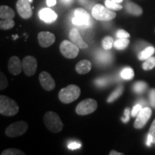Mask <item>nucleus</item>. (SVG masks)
Listing matches in <instances>:
<instances>
[{"label": "nucleus", "mask_w": 155, "mask_h": 155, "mask_svg": "<svg viewBox=\"0 0 155 155\" xmlns=\"http://www.w3.org/2000/svg\"><path fill=\"white\" fill-rule=\"evenodd\" d=\"M111 1H113V2H116V3H121V2H122V1H123V0H111Z\"/></svg>", "instance_id": "obj_42"}, {"label": "nucleus", "mask_w": 155, "mask_h": 155, "mask_svg": "<svg viewBox=\"0 0 155 155\" xmlns=\"http://www.w3.org/2000/svg\"><path fill=\"white\" fill-rule=\"evenodd\" d=\"M92 68V64L88 60H82L76 64L75 71L79 74H86L89 73Z\"/></svg>", "instance_id": "obj_17"}, {"label": "nucleus", "mask_w": 155, "mask_h": 155, "mask_svg": "<svg viewBox=\"0 0 155 155\" xmlns=\"http://www.w3.org/2000/svg\"><path fill=\"white\" fill-rule=\"evenodd\" d=\"M129 118H130V109L127 108L124 110V117L121 118V120L124 123H127L129 121Z\"/></svg>", "instance_id": "obj_36"}, {"label": "nucleus", "mask_w": 155, "mask_h": 155, "mask_svg": "<svg viewBox=\"0 0 155 155\" xmlns=\"http://www.w3.org/2000/svg\"><path fill=\"white\" fill-rule=\"evenodd\" d=\"M19 108L17 102L9 97L0 96V114L5 116H13L19 112Z\"/></svg>", "instance_id": "obj_1"}, {"label": "nucleus", "mask_w": 155, "mask_h": 155, "mask_svg": "<svg viewBox=\"0 0 155 155\" xmlns=\"http://www.w3.org/2000/svg\"><path fill=\"white\" fill-rule=\"evenodd\" d=\"M15 21L12 19H2L0 22V28L1 30H7L12 29L15 26Z\"/></svg>", "instance_id": "obj_24"}, {"label": "nucleus", "mask_w": 155, "mask_h": 155, "mask_svg": "<svg viewBox=\"0 0 155 155\" xmlns=\"http://www.w3.org/2000/svg\"><path fill=\"white\" fill-rule=\"evenodd\" d=\"M28 1L29 2H30L31 3V2H32V0H28Z\"/></svg>", "instance_id": "obj_44"}, {"label": "nucleus", "mask_w": 155, "mask_h": 155, "mask_svg": "<svg viewBox=\"0 0 155 155\" xmlns=\"http://www.w3.org/2000/svg\"><path fill=\"white\" fill-rule=\"evenodd\" d=\"M142 106L140 105V104H137V105L134 106L132 111L131 112V115L132 117H135V116H137V115L139 114V112L141 111L142 109Z\"/></svg>", "instance_id": "obj_32"}, {"label": "nucleus", "mask_w": 155, "mask_h": 155, "mask_svg": "<svg viewBox=\"0 0 155 155\" xmlns=\"http://www.w3.org/2000/svg\"><path fill=\"white\" fill-rule=\"evenodd\" d=\"M116 36L118 38H130V35L128 33L124 30H119L116 32Z\"/></svg>", "instance_id": "obj_33"}, {"label": "nucleus", "mask_w": 155, "mask_h": 155, "mask_svg": "<svg viewBox=\"0 0 155 155\" xmlns=\"http://www.w3.org/2000/svg\"><path fill=\"white\" fill-rule=\"evenodd\" d=\"M148 134H150L152 137L153 143H155V119L152 122V125H151Z\"/></svg>", "instance_id": "obj_34"}, {"label": "nucleus", "mask_w": 155, "mask_h": 155, "mask_svg": "<svg viewBox=\"0 0 155 155\" xmlns=\"http://www.w3.org/2000/svg\"><path fill=\"white\" fill-rule=\"evenodd\" d=\"M39 81L45 90L50 91L55 88V82L49 73L42 71L39 75Z\"/></svg>", "instance_id": "obj_12"}, {"label": "nucleus", "mask_w": 155, "mask_h": 155, "mask_svg": "<svg viewBox=\"0 0 155 155\" xmlns=\"http://www.w3.org/2000/svg\"><path fill=\"white\" fill-rule=\"evenodd\" d=\"M8 70L11 74L17 75L22 72V63L20 59L17 56H12L9 59L8 63Z\"/></svg>", "instance_id": "obj_16"}, {"label": "nucleus", "mask_w": 155, "mask_h": 155, "mask_svg": "<svg viewBox=\"0 0 155 155\" xmlns=\"http://www.w3.org/2000/svg\"><path fill=\"white\" fill-rule=\"evenodd\" d=\"M152 143H153L152 137H151L150 134H148V136H147V145L148 147H150Z\"/></svg>", "instance_id": "obj_39"}, {"label": "nucleus", "mask_w": 155, "mask_h": 155, "mask_svg": "<svg viewBox=\"0 0 155 155\" xmlns=\"http://www.w3.org/2000/svg\"><path fill=\"white\" fill-rule=\"evenodd\" d=\"M98 58L100 61L104 62V63H106V62L110 61L111 58L109 53H103V52H101V53L98 54Z\"/></svg>", "instance_id": "obj_31"}, {"label": "nucleus", "mask_w": 155, "mask_h": 155, "mask_svg": "<svg viewBox=\"0 0 155 155\" xmlns=\"http://www.w3.org/2000/svg\"><path fill=\"white\" fill-rule=\"evenodd\" d=\"M155 49L152 46H150L145 48L142 51L140 52V53L138 55V58L140 61H146L147 59L152 57L153 54L154 53Z\"/></svg>", "instance_id": "obj_20"}, {"label": "nucleus", "mask_w": 155, "mask_h": 155, "mask_svg": "<svg viewBox=\"0 0 155 155\" xmlns=\"http://www.w3.org/2000/svg\"><path fill=\"white\" fill-rule=\"evenodd\" d=\"M129 42L130 41H129V38H119L116 42H114V46L117 50H124L128 47Z\"/></svg>", "instance_id": "obj_21"}, {"label": "nucleus", "mask_w": 155, "mask_h": 155, "mask_svg": "<svg viewBox=\"0 0 155 155\" xmlns=\"http://www.w3.org/2000/svg\"><path fill=\"white\" fill-rule=\"evenodd\" d=\"M91 18L88 12L83 8H78L74 12V17L72 19L73 25L78 26H88Z\"/></svg>", "instance_id": "obj_8"}, {"label": "nucleus", "mask_w": 155, "mask_h": 155, "mask_svg": "<svg viewBox=\"0 0 155 155\" xmlns=\"http://www.w3.org/2000/svg\"><path fill=\"white\" fill-rule=\"evenodd\" d=\"M71 0H63L64 2H65V3H69V2H71Z\"/></svg>", "instance_id": "obj_43"}, {"label": "nucleus", "mask_w": 155, "mask_h": 155, "mask_svg": "<svg viewBox=\"0 0 155 155\" xmlns=\"http://www.w3.org/2000/svg\"><path fill=\"white\" fill-rule=\"evenodd\" d=\"M28 129V124L26 121H16L7 127L5 134L9 137H17L26 133Z\"/></svg>", "instance_id": "obj_5"}, {"label": "nucleus", "mask_w": 155, "mask_h": 155, "mask_svg": "<svg viewBox=\"0 0 155 155\" xmlns=\"http://www.w3.org/2000/svg\"><path fill=\"white\" fill-rule=\"evenodd\" d=\"M98 108V104L93 98H87L79 103L75 108V112L81 116L88 115L92 114Z\"/></svg>", "instance_id": "obj_6"}, {"label": "nucleus", "mask_w": 155, "mask_h": 155, "mask_svg": "<svg viewBox=\"0 0 155 155\" xmlns=\"http://www.w3.org/2000/svg\"><path fill=\"white\" fill-rule=\"evenodd\" d=\"M38 16L43 22L48 23H53L58 18V15L50 8H43L39 11Z\"/></svg>", "instance_id": "obj_15"}, {"label": "nucleus", "mask_w": 155, "mask_h": 155, "mask_svg": "<svg viewBox=\"0 0 155 155\" xmlns=\"http://www.w3.org/2000/svg\"><path fill=\"white\" fill-rule=\"evenodd\" d=\"M15 17V12L11 7L5 5H2L0 7V18L1 19H14Z\"/></svg>", "instance_id": "obj_19"}, {"label": "nucleus", "mask_w": 155, "mask_h": 155, "mask_svg": "<svg viewBox=\"0 0 155 155\" xmlns=\"http://www.w3.org/2000/svg\"><path fill=\"white\" fill-rule=\"evenodd\" d=\"M147 88V84L143 81H138V82L135 83L134 86V90L137 94H141L146 90Z\"/></svg>", "instance_id": "obj_27"}, {"label": "nucleus", "mask_w": 155, "mask_h": 155, "mask_svg": "<svg viewBox=\"0 0 155 155\" xmlns=\"http://www.w3.org/2000/svg\"><path fill=\"white\" fill-rule=\"evenodd\" d=\"M2 155H25V152H23L22 150H17V149H7V150H4L1 153Z\"/></svg>", "instance_id": "obj_29"}, {"label": "nucleus", "mask_w": 155, "mask_h": 155, "mask_svg": "<svg viewBox=\"0 0 155 155\" xmlns=\"http://www.w3.org/2000/svg\"><path fill=\"white\" fill-rule=\"evenodd\" d=\"M16 7L17 12L22 18L28 19L32 17V9L28 0H18L17 2Z\"/></svg>", "instance_id": "obj_10"}, {"label": "nucleus", "mask_w": 155, "mask_h": 155, "mask_svg": "<svg viewBox=\"0 0 155 155\" xmlns=\"http://www.w3.org/2000/svg\"><path fill=\"white\" fill-rule=\"evenodd\" d=\"M69 38L71 42L76 45L78 47L81 49H86L88 47V44L83 40L80 32L76 28L71 29L69 33Z\"/></svg>", "instance_id": "obj_14"}, {"label": "nucleus", "mask_w": 155, "mask_h": 155, "mask_svg": "<svg viewBox=\"0 0 155 155\" xmlns=\"http://www.w3.org/2000/svg\"><path fill=\"white\" fill-rule=\"evenodd\" d=\"M81 144L80 143H78V142H75V141H73V142H71L70 143L68 144V149L71 150H77V149H79L81 148Z\"/></svg>", "instance_id": "obj_37"}, {"label": "nucleus", "mask_w": 155, "mask_h": 155, "mask_svg": "<svg viewBox=\"0 0 155 155\" xmlns=\"http://www.w3.org/2000/svg\"><path fill=\"white\" fill-rule=\"evenodd\" d=\"M150 104L153 108H155V88H153L150 92Z\"/></svg>", "instance_id": "obj_35"}, {"label": "nucleus", "mask_w": 155, "mask_h": 155, "mask_svg": "<svg viewBox=\"0 0 155 155\" xmlns=\"http://www.w3.org/2000/svg\"><path fill=\"white\" fill-rule=\"evenodd\" d=\"M81 95V89L76 85H69L60 91L58 97L63 104H71L79 98Z\"/></svg>", "instance_id": "obj_2"}, {"label": "nucleus", "mask_w": 155, "mask_h": 155, "mask_svg": "<svg viewBox=\"0 0 155 155\" xmlns=\"http://www.w3.org/2000/svg\"><path fill=\"white\" fill-rule=\"evenodd\" d=\"M121 76L124 80H131V79H133L134 76V70L129 67L125 68L122 70V71L121 72Z\"/></svg>", "instance_id": "obj_23"}, {"label": "nucleus", "mask_w": 155, "mask_h": 155, "mask_svg": "<svg viewBox=\"0 0 155 155\" xmlns=\"http://www.w3.org/2000/svg\"><path fill=\"white\" fill-rule=\"evenodd\" d=\"M155 67V57H150L142 64V68L144 71H150Z\"/></svg>", "instance_id": "obj_26"}, {"label": "nucleus", "mask_w": 155, "mask_h": 155, "mask_svg": "<svg viewBox=\"0 0 155 155\" xmlns=\"http://www.w3.org/2000/svg\"><path fill=\"white\" fill-rule=\"evenodd\" d=\"M124 91V87L123 86H119V87L116 88V90L114 91V92H112L111 95H110L109 97L108 98L107 102L108 103H111L114 102V101L117 99L119 97L121 96L122 93Z\"/></svg>", "instance_id": "obj_22"}, {"label": "nucleus", "mask_w": 155, "mask_h": 155, "mask_svg": "<svg viewBox=\"0 0 155 155\" xmlns=\"http://www.w3.org/2000/svg\"><path fill=\"white\" fill-rule=\"evenodd\" d=\"M9 82L3 73H0V90H5L8 86Z\"/></svg>", "instance_id": "obj_30"}, {"label": "nucleus", "mask_w": 155, "mask_h": 155, "mask_svg": "<svg viewBox=\"0 0 155 155\" xmlns=\"http://www.w3.org/2000/svg\"><path fill=\"white\" fill-rule=\"evenodd\" d=\"M43 121L47 129L53 133L57 134L60 132L63 128V122H62L60 116L55 112H46L44 116Z\"/></svg>", "instance_id": "obj_3"}, {"label": "nucleus", "mask_w": 155, "mask_h": 155, "mask_svg": "<svg viewBox=\"0 0 155 155\" xmlns=\"http://www.w3.org/2000/svg\"><path fill=\"white\" fill-rule=\"evenodd\" d=\"M56 5V0H47V5L48 7H53Z\"/></svg>", "instance_id": "obj_40"}, {"label": "nucleus", "mask_w": 155, "mask_h": 155, "mask_svg": "<svg viewBox=\"0 0 155 155\" xmlns=\"http://www.w3.org/2000/svg\"><path fill=\"white\" fill-rule=\"evenodd\" d=\"M114 40L111 36H106L102 40V47L105 50H109L114 46Z\"/></svg>", "instance_id": "obj_25"}, {"label": "nucleus", "mask_w": 155, "mask_h": 155, "mask_svg": "<svg viewBox=\"0 0 155 155\" xmlns=\"http://www.w3.org/2000/svg\"><path fill=\"white\" fill-rule=\"evenodd\" d=\"M124 8L129 14L134 15V16H140L143 13L142 8L140 6L134 2H128L126 3Z\"/></svg>", "instance_id": "obj_18"}, {"label": "nucleus", "mask_w": 155, "mask_h": 155, "mask_svg": "<svg viewBox=\"0 0 155 155\" xmlns=\"http://www.w3.org/2000/svg\"><path fill=\"white\" fill-rule=\"evenodd\" d=\"M105 6L106 7H108V9L114 11L121 10V9L123 8V7H122L121 5H120L119 3L114 2L111 1V0H106Z\"/></svg>", "instance_id": "obj_28"}, {"label": "nucleus", "mask_w": 155, "mask_h": 155, "mask_svg": "<svg viewBox=\"0 0 155 155\" xmlns=\"http://www.w3.org/2000/svg\"><path fill=\"white\" fill-rule=\"evenodd\" d=\"M96 85L99 86H105L106 84H107L108 83V80L106 78H99V79H97V80L95 81Z\"/></svg>", "instance_id": "obj_38"}, {"label": "nucleus", "mask_w": 155, "mask_h": 155, "mask_svg": "<svg viewBox=\"0 0 155 155\" xmlns=\"http://www.w3.org/2000/svg\"><path fill=\"white\" fill-rule=\"evenodd\" d=\"M38 42L42 48H48L55 41V35L48 31H42L38 34Z\"/></svg>", "instance_id": "obj_13"}, {"label": "nucleus", "mask_w": 155, "mask_h": 155, "mask_svg": "<svg viewBox=\"0 0 155 155\" xmlns=\"http://www.w3.org/2000/svg\"><path fill=\"white\" fill-rule=\"evenodd\" d=\"M60 50L64 57L68 59L76 58L79 53V48L73 42L68 40H63L60 45Z\"/></svg>", "instance_id": "obj_7"}, {"label": "nucleus", "mask_w": 155, "mask_h": 155, "mask_svg": "<svg viewBox=\"0 0 155 155\" xmlns=\"http://www.w3.org/2000/svg\"><path fill=\"white\" fill-rule=\"evenodd\" d=\"M22 69L25 74L28 76H32L36 73L38 68V61L33 56L28 55L23 58Z\"/></svg>", "instance_id": "obj_9"}, {"label": "nucleus", "mask_w": 155, "mask_h": 155, "mask_svg": "<svg viewBox=\"0 0 155 155\" xmlns=\"http://www.w3.org/2000/svg\"><path fill=\"white\" fill-rule=\"evenodd\" d=\"M92 15L97 20L110 21L115 18L116 14L114 10H111L100 4H97L92 9Z\"/></svg>", "instance_id": "obj_4"}, {"label": "nucleus", "mask_w": 155, "mask_h": 155, "mask_svg": "<svg viewBox=\"0 0 155 155\" xmlns=\"http://www.w3.org/2000/svg\"><path fill=\"white\" fill-rule=\"evenodd\" d=\"M152 116V109L150 107H145L141 109V111L139 112V114L137 115V119H136L134 127L135 129H139L143 128L145 124L150 119Z\"/></svg>", "instance_id": "obj_11"}, {"label": "nucleus", "mask_w": 155, "mask_h": 155, "mask_svg": "<svg viewBox=\"0 0 155 155\" xmlns=\"http://www.w3.org/2000/svg\"><path fill=\"white\" fill-rule=\"evenodd\" d=\"M109 154L110 155H123L122 153H119V152H116V151H115V150H111V152H110Z\"/></svg>", "instance_id": "obj_41"}]
</instances>
